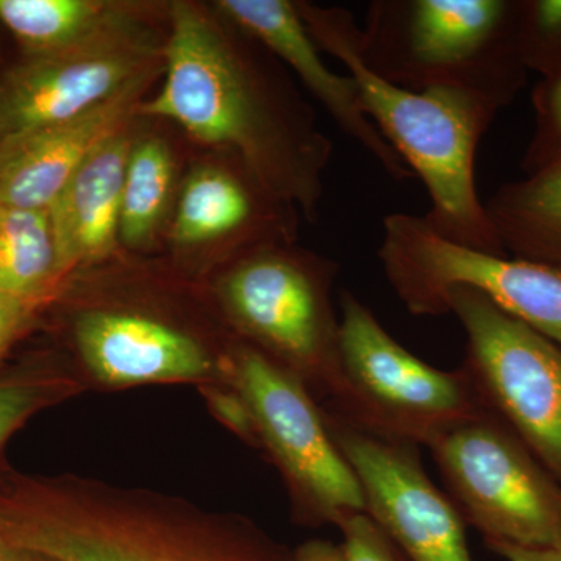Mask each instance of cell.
I'll return each instance as SVG.
<instances>
[{
    "label": "cell",
    "instance_id": "cell-1",
    "mask_svg": "<svg viewBox=\"0 0 561 561\" xmlns=\"http://www.w3.org/2000/svg\"><path fill=\"white\" fill-rule=\"evenodd\" d=\"M164 70L160 92L139 114L234 151L273 194L309 220L317 216L332 142L287 83L190 2L172 7Z\"/></svg>",
    "mask_w": 561,
    "mask_h": 561
},
{
    "label": "cell",
    "instance_id": "cell-2",
    "mask_svg": "<svg viewBox=\"0 0 561 561\" xmlns=\"http://www.w3.org/2000/svg\"><path fill=\"white\" fill-rule=\"evenodd\" d=\"M321 51L342 62L359 88L365 113L382 138L426 186L427 225L457 245L507 254L476 184L479 144L500 108L463 92L411 91L373 72L362 60L360 24L350 10L297 2Z\"/></svg>",
    "mask_w": 561,
    "mask_h": 561
},
{
    "label": "cell",
    "instance_id": "cell-3",
    "mask_svg": "<svg viewBox=\"0 0 561 561\" xmlns=\"http://www.w3.org/2000/svg\"><path fill=\"white\" fill-rule=\"evenodd\" d=\"M519 0H375L360 25L365 65L411 91L463 92L502 110L527 80Z\"/></svg>",
    "mask_w": 561,
    "mask_h": 561
},
{
    "label": "cell",
    "instance_id": "cell-4",
    "mask_svg": "<svg viewBox=\"0 0 561 561\" xmlns=\"http://www.w3.org/2000/svg\"><path fill=\"white\" fill-rule=\"evenodd\" d=\"M335 415L386 440L430 446L489 411L463 367L443 371L391 337L353 294L341 297Z\"/></svg>",
    "mask_w": 561,
    "mask_h": 561
},
{
    "label": "cell",
    "instance_id": "cell-5",
    "mask_svg": "<svg viewBox=\"0 0 561 561\" xmlns=\"http://www.w3.org/2000/svg\"><path fill=\"white\" fill-rule=\"evenodd\" d=\"M378 260L412 316H446L448 295L465 287L561 346L560 268L457 245L405 213L383 217Z\"/></svg>",
    "mask_w": 561,
    "mask_h": 561
},
{
    "label": "cell",
    "instance_id": "cell-6",
    "mask_svg": "<svg viewBox=\"0 0 561 561\" xmlns=\"http://www.w3.org/2000/svg\"><path fill=\"white\" fill-rule=\"evenodd\" d=\"M465 523L486 541L561 548V485L490 411L427 446Z\"/></svg>",
    "mask_w": 561,
    "mask_h": 561
},
{
    "label": "cell",
    "instance_id": "cell-7",
    "mask_svg": "<svg viewBox=\"0 0 561 561\" xmlns=\"http://www.w3.org/2000/svg\"><path fill=\"white\" fill-rule=\"evenodd\" d=\"M25 556L49 561H291L286 549L249 524L168 518L161 513L90 505L0 527Z\"/></svg>",
    "mask_w": 561,
    "mask_h": 561
},
{
    "label": "cell",
    "instance_id": "cell-8",
    "mask_svg": "<svg viewBox=\"0 0 561 561\" xmlns=\"http://www.w3.org/2000/svg\"><path fill=\"white\" fill-rule=\"evenodd\" d=\"M446 311L467 334L461 367L482 404L561 485V346L465 287L448 295Z\"/></svg>",
    "mask_w": 561,
    "mask_h": 561
},
{
    "label": "cell",
    "instance_id": "cell-9",
    "mask_svg": "<svg viewBox=\"0 0 561 561\" xmlns=\"http://www.w3.org/2000/svg\"><path fill=\"white\" fill-rule=\"evenodd\" d=\"M330 261L279 249H261L239 262L224 283L236 323L267 357L291 375L316 379L334 397L341 378L339 330L330 289ZM302 382V381H301Z\"/></svg>",
    "mask_w": 561,
    "mask_h": 561
},
{
    "label": "cell",
    "instance_id": "cell-10",
    "mask_svg": "<svg viewBox=\"0 0 561 561\" xmlns=\"http://www.w3.org/2000/svg\"><path fill=\"white\" fill-rule=\"evenodd\" d=\"M161 68L164 46L133 7L88 38L32 55L0 79V142L83 116Z\"/></svg>",
    "mask_w": 561,
    "mask_h": 561
},
{
    "label": "cell",
    "instance_id": "cell-11",
    "mask_svg": "<svg viewBox=\"0 0 561 561\" xmlns=\"http://www.w3.org/2000/svg\"><path fill=\"white\" fill-rule=\"evenodd\" d=\"M234 381L256 435L316 522L337 526L343 516L367 511L356 472L297 376L243 346L236 353Z\"/></svg>",
    "mask_w": 561,
    "mask_h": 561
},
{
    "label": "cell",
    "instance_id": "cell-12",
    "mask_svg": "<svg viewBox=\"0 0 561 561\" xmlns=\"http://www.w3.org/2000/svg\"><path fill=\"white\" fill-rule=\"evenodd\" d=\"M364 490L368 515L408 561H472L465 522L421 463L419 448L324 416Z\"/></svg>",
    "mask_w": 561,
    "mask_h": 561
},
{
    "label": "cell",
    "instance_id": "cell-13",
    "mask_svg": "<svg viewBox=\"0 0 561 561\" xmlns=\"http://www.w3.org/2000/svg\"><path fill=\"white\" fill-rule=\"evenodd\" d=\"M216 5L236 27L260 41L280 62L289 66L337 127L359 144L390 179L404 183L415 176L365 113L353 77L328 68L298 13L297 2L220 0Z\"/></svg>",
    "mask_w": 561,
    "mask_h": 561
},
{
    "label": "cell",
    "instance_id": "cell-14",
    "mask_svg": "<svg viewBox=\"0 0 561 561\" xmlns=\"http://www.w3.org/2000/svg\"><path fill=\"white\" fill-rule=\"evenodd\" d=\"M157 73L76 119L0 142V205L49 210L92 151L124 130Z\"/></svg>",
    "mask_w": 561,
    "mask_h": 561
},
{
    "label": "cell",
    "instance_id": "cell-15",
    "mask_svg": "<svg viewBox=\"0 0 561 561\" xmlns=\"http://www.w3.org/2000/svg\"><path fill=\"white\" fill-rule=\"evenodd\" d=\"M76 337L95 378L111 386L194 379L210 370L194 339L146 317L84 313Z\"/></svg>",
    "mask_w": 561,
    "mask_h": 561
},
{
    "label": "cell",
    "instance_id": "cell-16",
    "mask_svg": "<svg viewBox=\"0 0 561 561\" xmlns=\"http://www.w3.org/2000/svg\"><path fill=\"white\" fill-rule=\"evenodd\" d=\"M133 140L122 130L98 147L51 203L58 268L102 260L119 241L122 192Z\"/></svg>",
    "mask_w": 561,
    "mask_h": 561
},
{
    "label": "cell",
    "instance_id": "cell-17",
    "mask_svg": "<svg viewBox=\"0 0 561 561\" xmlns=\"http://www.w3.org/2000/svg\"><path fill=\"white\" fill-rule=\"evenodd\" d=\"M485 208L507 254L561 271V162L504 184Z\"/></svg>",
    "mask_w": 561,
    "mask_h": 561
},
{
    "label": "cell",
    "instance_id": "cell-18",
    "mask_svg": "<svg viewBox=\"0 0 561 561\" xmlns=\"http://www.w3.org/2000/svg\"><path fill=\"white\" fill-rule=\"evenodd\" d=\"M131 9L102 0H0V22L32 57L72 46Z\"/></svg>",
    "mask_w": 561,
    "mask_h": 561
},
{
    "label": "cell",
    "instance_id": "cell-19",
    "mask_svg": "<svg viewBox=\"0 0 561 561\" xmlns=\"http://www.w3.org/2000/svg\"><path fill=\"white\" fill-rule=\"evenodd\" d=\"M58 272L49 210L0 205V291L35 298Z\"/></svg>",
    "mask_w": 561,
    "mask_h": 561
},
{
    "label": "cell",
    "instance_id": "cell-20",
    "mask_svg": "<svg viewBox=\"0 0 561 561\" xmlns=\"http://www.w3.org/2000/svg\"><path fill=\"white\" fill-rule=\"evenodd\" d=\"M173 160L164 140L133 144L122 192L119 239L131 249L147 245L157 234L173 186Z\"/></svg>",
    "mask_w": 561,
    "mask_h": 561
},
{
    "label": "cell",
    "instance_id": "cell-21",
    "mask_svg": "<svg viewBox=\"0 0 561 561\" xmlns=\"http://www.w3.org/2000/svg\"><path fill=\"white\" fill-rule=\"evenodd\" d=\"M519 54L527 72L561 73V0H519Z\"/></svg>",
    "mask_w": 561,
    "mask_h": 561
},
{
    "label": "cell",
    "instance_id": "cell-22",
    "mask_svg": "<svg viewBox=\"0 0 561 561\" xmlns=\"http://www.w3.org/2000/svg\"><path fill=\"white\" fill-rule=\"evenodd\" d=\"M531 106L534 131L522 160L526 175L561 162V73L538 80L531 91Z\"/></svg>",
    "mask_w": 561,
    "mask_h": 561
},
{
    "label": "cell",
    "instance_id": "cell-23",
    "mask_svg": "<svg viewBox=\"0 0 561 561\" xmlns=\"http://www.w3.org/2000/svg\"><path fill=\"white\" fill-rule=\"evenodd\" d=\"M337 527L343 561H408L367 512L343 516Z\"/></svg>",
    "mask_w": 561,
    "mask_h": 561
},
{
    "label": "cell",
    "instance_id": "cell-24",
    "mask_svg": "<svg viewBox=\"0 0 561 561\" xmlns=\"http://www.w3.org/2000/svg\"><path fill=\"white\" fill-rule=\"evenodd\" d=\"M43 398L35 383H0V445L27 419Z\"/></svg>",
    "mask_w": 561,
    "mask_h": 561
},
{
    "label": "cell",
    "instance_id": "cell-25",
    "mask_svg": "<svg viewBox=\"0 0 561 561\" xmlns=\"http://www.w3.org/2000/svg\"><path fill=\"white\" fill-rule=\"evenodd\" d=\"M33 309V298L0 291V356L24 330Z\"/></svg>",
    "mask_w": 561,
    "mask_h": 561
},
{
    "label": "cell",
    "instance_id": "cell-26",
    "mask_svg": "<svg viewBox=\"0 0 561 561\" xmlns=\"http://www.w3.org/2000/svg\"><path fill=\"white\" fill-rule=\"evenodd\" d=\"M214 409L231 430L242 435L256 434L253 415H251L249 405L243 401L241 394L238 393H219L214 397Z\"/></svg>",
    "mask_w": 561,
    "mask_h": 561
},
{
    "label": "cell",
    "instance_id": "cell-27",
    "mask_svg": "<svg viewBox=\"0 0 561 561\" xmlns=\"http://www.w3.org/2000/svg\"><path fill=\"white\" fill-rule=\"evenodd\" d=\"M486 546L505 561H561V548H526L502 541H486Z\"/></svg>",
    "mask_w": 561,
    "mask_h": 561
},
{
    "label": "cell",
    "instance_id": "cell-28",
    "mask_svg": "<svg viewBox=\"0 0 561 561\" xmlns=\"http://www.w3.org/2000/svg\"><path fill=\"white\" fill-rule=\"evenodd\" d=\"M291 561H343V553L334 542L309 541L291 556Z\"/></svg>",
    "mask_w": 561,
    "mask_h": 561
},
{
    "label": "cell",
    "instance_id": "cell-29",
    "mask_svg": "<svg viewBox=\"0 0 561 561\" xmlns=\"http://www.w3.org/2000/svg\"><path fill=\"white\" fill-rule=\"evenodd\" d=\"M25 553L18 551L0 534V561H24Z\"/></svg>",
    "mask_w": 561,
    "mask_h": 561
}]
</instances>
